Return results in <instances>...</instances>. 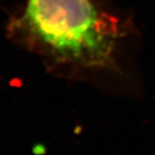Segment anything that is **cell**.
Instances as JSON below:
<instances>
[{
	"mask_svg": "<svg viewBox=\"0 0 155 155\" xmlns=\"http://www.w3.org/2000/svg\"><path fill=\"white\" fill-rule=\"evenodd\" d=\"M24 22L54 56L87 67H111L114 34L90 0H28Z\"/></svg>",
	"mask_w": 155,
	"mask_h": 155,
	"instance_id": "obj_1",
	"label": "cell"
}]
</instances>
